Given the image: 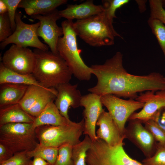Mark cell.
I'll list each match as a JSON object with an SVG mask.
<instances>
[{"mask_svg":"<svg viewBox=\"0 0 165 165\" xmlns=\"http://www.w3.org/2000/svg\"><path fill=\"white\" fill-rule=\"evenodd\" d=\"M162 5L164 8H165V0H162Z\"/></svg>","mask_w":165,"mask_h":165,"instance_id":"40","label":"cell"},{"mask_svg":"<svg viewBox=\"0 0 165 165\" xmlns=\"http://www.w3.org/2000/svg\"><path fill=\"white\" fill-rule=\"evenodd\" d=\"M78 86L77 84L67 82L61 84L56 88L57 94L54 103L61 114L68 119H70L69 108H75L80 106L82 96Z\"/></svg>","mask_w":165,"mask_h":165,"instance_id":"15","label":"cell"},{"mask_svg":"<svg viewBox=\"0 0 165 165\" xmlns=\"http://www.w3.org/2000/svg\"><path fill=\"white\" fill-rule=\"evenodd\" d=\"M13 33L7 13L0 14V42L5 41Z\"/></svg>","mask_w":165,"mask_h":165,"instance_id":"33","label":"cell"},{"mask_svg":"<svg viewBox=\"0 0 165 165\" xmlns=\"http://www.w3.org/2000/svg\"><path fill=\"white\" fill-rule=\"evenodd\" d=\"M93 142L91 138L85 135L82 141L73 146V165H87L86 161L87 152L91 148Z\"/></svg>","mask_w":165,"mask_h":165,"instance_id":"24","label":"cell"},{"mask_svg":"<svg viewBox=\"0 0 165 165\" xmlns=\"http://www.w3.org/2000/svg\"><path fill=\"white\" fill-rule=\"evenodd\" d=\"M129 0H108L103 1L105 10L109 17L113 20L116 18L115 15L116 10L130 2Z\"/></svg>","mask_w":165,"mask_h":165,"instance_id":"32","label":"cell"},{"mask_svg":"<svg viewBox=\"0 0 165 165\" xmlns=\"http://www.w3.org/2000/svg\"><path fill=\"white\" fill-rule=\"evenodd\" d=\"M35 118L18 104L0 108V126L10 123H33Z\"/></svg>","mask_w":165,"mask_h":165,"instance_id":"20","label":"cell"},{"mask_svg":"<svg viewBox=\"0 0 165 165\" xmlns=\"http://www.w3.org/2000/svg\"><path fill=\"white\" fill-rule=\"evenodd\" d=\"M104 10L102 5H97L93 1L88 0L79 4L69 5L66 9L59 11V14L61 17L68 20H79L99 14Z\"/></svg>","mask_w":165,"mask_h":165,"instance_id":"17","label":"cell"},{"mask_svg":"<svg viewBox=\"0 0 165 165\" xmlns=\"http://www.w3.org/2000/svg\"><path fill=\"white\" fill-rule=\"evenodd\" d=\"M164 76H165V75Z\"/></svg>","mask_w":165,"mask_h":165,"instance_id":"41","label":"cell"},{"mask_svg":"<svg viewBox=\"0 0 165 165\" xmlns=\"http://www.w3.org/2000/svg\"><path fill=\"white\" fill-rule=\"evenodd\" d=\"M59 148L44 146L39 144L33 150L28 152L31 158L35 157H40L47 162L50 165H53L57 158Z\"/></svg>","mask_w":165,"mask_h":165,"instance_id":"25","label":"cell"},{"mask_svg":"<svg viewBox=\"0 0 165 165\" xmlns=\"http://www.w3.org/2000/svg\"><path fill=\"white\" fill-rule=\"evenodd\" d=\"M123 143L111 146L98 139L93 142L87 152V165H143L131 158L123 148Z\"/></svg>","mask_w":165,"mask_h":165,"instance_id":"7","label":"cell"},{"mask_svg":"<svg viewBox=\"0 0 165 165\" xmlns=\"http://www.w3.org/2000/svg\"><path fill=\"white\" fill-rule=\"evenodd\" d=\"M90 67L97 81L88 91L100 96L111 94L135 99L139 93L165 90V76L160 73L139 75L128 73L123 66V55L120 52L103 64L92 65Z\"/></svg>","mask_w":165,"mask_h":165,"instance_id":"1","label":"cell"},{"mask_svg":"<svg viewBox=\"0 0 165 165\" xmlns=\"http://www.w3.org/2000/svg\"><path fill=\"white\" fill-rule=\"evenodd\" d=\"M150 8V17L157 19L165 25V9L162 0L149 1Z\"/></svg>","mask_w":165,"mask_h":165,"instance_id":"29","label":"cell"},{"mask_svg":"<svg viewBox=\"0 0 165 165\" xmlns=\"http://www.w3.org/2000/svg\"><path fill=\"white\" fill-rule=\"evenodd\" d=\"M28 86L11 83L0 84V108L18 104Z\"/></svg>","mask_w":165,"mask_h":165,"instance_id":"21","label":"cell"},{"mask_svg":"<svg viewBox=\"0 0 165 165\" xmlns=\"http://www.w3.org/2000/svg\"><path fill=\"white\" fill-rule=\"evenodd\" d=\"M49 89L37 86H28L24 96L18 104L23 109L28 113L30 108Z\"/></svg>","mask_w":165,"mask_h":165,"instance_id":"23","label":"cell"},{"mask_svg":"<svg viewBox=\"0 0 165 165\" xmlns=\"http://www.w3.org/2000/svg\"><path fill=\"white\" fill-rule=\"evenodd\" d=\"M150 119L165 131V108L157 111Z\"/></svg>","mask_w":165,"mask_h":165,"instance_id":"35","label":"cell"},{"mask_svg":"<svg viewBox=\"0 0 165 165\" xmlns=\"http://www.w3.org/2000/svg\"><path fill=\"white\" fill-rule=\"evenodd\" d=\"M28 152L15 153L10 158L0 163V165H30L32 160Z\"/></svg>","mask_w":165,"mask_h":165,"instance_id":"31","label":"cell"},{"mask_svg":"<svg viewBox=\"0 0 165 165\" xmlns=\"http://www.w3.org/2000/svg\"><path fill=\"white\" fill-rule=\"evenodd\" d=\"M96 125L99 127L96 132L98 139L103 140L112 146L123 143L126 136L121 133L108 112L104 110L99 116Z\"/></svg>","mask_w":165,"mask_h":165,"instance_id":"16","label":"cell"},{"mask_svg":"<svg viewBox=\"0 0 165 165\" xmlns=\"http://www.w3.org/2000/svg\"><path fill=\"white\" fill-rule=\"evenodd\" d=\"M147 22L162 50L165 59V25L160 20L150 17Z\"/></svg>","mask_w":165,"mask_h":165,"instance_id":"26","label":"cell"},{"mask_svg":"<svg viewBox=\"0 0 165 165\" xmlns=\"http://www.w3.org/2000/svg\"><path fill=\"white\" fill-rule=\"evenodd\" d=\"M84 123L83 118L77 123L71 121L66 125L38 127L35 131L39 144L57 148L67 144L73 146L81 142L80 138L83 133Z\"/></svg>","mask_w":165,"mask_h":165,"instance_id":"5","label":"cell"},{"mask_svg":"<svg viewBox=\"0 0 165 165\" xmlns=\"http://www.w3.org/2000/svg\"><path fill=\"white\" fill-rule=\"evenodd\" d=\"M7 13V7L2 0H0V14Z\"/></svg>","mask_w":165,"mask_h":165,"instance_id":"39","label":"cell"},{"mask_svg":"<svg viewBox=\"0 0 165 165\" xmlns=\"http://www.w3.org/2000/svg\"><path fill=\"white\" fill-rule=\"evenodd\" d=\"M146 128L152 134L157 144L165 146V131L152 119L142 122Z\"/></svg>","mask_w":165,"mask_h":165,"instance_id":"27","label":"cell"},{"mask_svg":"<svg viewBox=\"0 0 165 165\" xmlns=\"http://www.w3.org/2000/svg\"><path fill=\"white\" fill-rule=\"evenodd\" d=\"M113 21L104 9L99 14L73 22L72 26L77 35L90 46H110L114 44L116 37L123 39L115 30Z\"/></svg>","mask_w":165,"mask_h":165,"instance_id":"3","label":"cell"},{"mask_svg":"<svg viewBox=\"0 0 165 165\" xmlns=\"http://www.w3.org/2000/svg\"><path fill=\"white\" fill-rule=\"evenodd\" d=\"M67 1V0H22L18 8L24 9L26 14L31 16L43 15L56 9Z\"/></svg>","mask_w":165,"mask_h":165,"instance_id":"18","label":"cell"},{"mask_svg":"<svg viewBox=\"0 0 165 165\" xmlns=\"http://www.w3.org/2000/svg\"><path fill=\"white\" fill-rule=\"evenodd\" d=\"M31 17L39 21L40 25L37 31L38 37L43 40L50 51L54 53H58V41L63 35L62 28L58 26L57 24V20L61 18L59 11L56 9L45 15H37Z\"/></svg>","mask_w":165,"mask_h":165,"instance_id":"11","label":"cell"},{"mask_svg":"<svg viewBox=\"0 0 165 165\" xmlns=\"http://www.w3.org/2000/svg\"><path fill=\"white\" fill-rule=\"evenodd\" d=\"M22 16L21 12L17 11L15 30L9 37L1 42L0 49H3L8 45L13 44L22 47H31L44 51L48 50L49 46L40 41L37 35L39 22L27 24L22 20Z\"/></svg>","mask_w":165,"mask_h":165,"instance_id":"8","label":"cell"},{"mask_svg":"<svg viewBox=\"0 0 165 165\" xmlns=\"http://www.w3.org/2000/svg\"><path fill=\"white\" fill-rule=\"evenodd\" d=\"M100 97L102 105L108 109L121 133L125 135L126 122L135 111L142 108L144 103L134 99L124 100L111 94Z\"/></svg>","mask_w":165,"mask_h":165,"instance_id":"9","label":"cell"},{"mask_svg":"<svg viewBox=\"0 0 165 165\" xmlns=\"http://www.w3.org/2000/svg\"><path fill=\"white\" fill-rule=\"evenodd\" d=\"M13 155L6 147L0 143V163L7 160Z\"/></svg>","mask_w":165,"mask_h":165,"instance_id":"36","label":"cell"},{"mask_svg":"<svg viewBox=\"0 0 165 165\" xmlns=\"http://www.w3.org/2000/svg\"><path fill=\"white\" fill-rule=\"evenodd\" d=\"M135 1L138 6L139 11L141 13L145 12L146 10V3L147 1L137 0Z\"/></svg>","mask_w":165,"mask_h":165,"instance_id":"38","label":"cell"},{"mask_svg":"<svg viewBox=\"0 0 165 165\" xmlns=\"http://www.w3.org/2000/svg\"><path fill=\"white\" fill-rule=\"evenodd\" d=\"M72 146L65 145L59 148L58 154L53 165H73Z\"/></svg>","mask_w":165,"mask_h":165,"instance_id":"28","label":"cell"},{"mask_svg":"<svg viewBox=\"0 0 165 165\" xmlns=\"http://www.w3.org/2000/svg\"><path fill=\"white\" fill-rule=\"evenodd\" d=\"M5 83L28 86L35 85L42 87L36 79L32 74H24L14 72L5 67L1 62L0 84Z\"/></svg>","mask_w":165,"mask_h":165,"instance_id":"22","label":"cell"},{"mask_svg":"<svg viewBox=\"0 0 165 165\" xmlns=\"http://www.w3.org/2000/svg\"><path fill=\"white\" fill-rule=\"evenodd\" d=\"M129 120L125 128L126 138L137 147L146 158L151 157L156 150L157 142L141 121L137 119Z\"/></svg>","mask_w":165,"mask_h":165,"instance_id":"12","label":"cell"},{"mask_svg":"<svg viewBox=\"0 0 165 165\" xmlns=\"http://www.w3.org/2000/svg\"><path fill=\"white\" fill-rule=\"evenodd\" d=\"M30 165H50L44 159L38 157H33V160Z\"/></svg>","mask_w":165,"mask_h":165,"instance_id":"37","label":"cell"},{"mask_svg":"<svg viewBox=\"0 0 165 165\" xmlns=\"http://www.w3.org/2000/svg\"><path fill=\"white\" fill-rule=\"evenodd\" d=\"M35 61L33 51L28 47L13 44L3 54L1 62L12 71L28 74H32Z\"/></svg>","mask_w":165,"mask_h":165,"instance_id":"10","label":"cell"},{"mask_svg":"<svg viewBox=\"0 0 165 165\" xmlns=\"http://www.w3.org/2000/svg\"><path fill=\"white\" fill-rule=\"evenodd\" d=\"M36 61L32 74L44 88H56L59 85L69 82L72 74L58 53L35 49Z\"/></svg>","mask_w":165,"mask_h":165,"instance_id":"2","label":"cell"},{"mask_svg":"<svg viewBox=\"0 0 165 165\" xmlns=\"http://www.w3.org/2000/svg\"><path fill=\"white\" fill-rule=\"evenodd\" d=\"M101 97L90 93L82 96L80 106L83 107L84 121L83 134L88 136L93 142L97 140L96 126L98 119L104 110Z\"/></svg>","mask_w":165,"mask_h":165,"instance_id":"13","label":"cell"},{"mask_svg":"<svg viewBox=\"0 0 165 165\" xmlns=\"http://www.w3.org/2000/svg\"><path fill=\"white\" fill-rule=\"evenodd\" d=\"M72 20H66L61 23L63 36L58 40L57 52L66 62L73 75L80 80H89L92 75L90 67L83 61L78 49L76 34Z\"/></svg>","mask_w":165,"mask_h":165,"instance_id":"4","label":"cell"},{"mask_svg":"<svg viewBox=\"0 0 165 165\" xmlns=\"http://www.w3.org/2000/svg\"><path fill=\"white\" fill-rule=\"evenodd\" d=\"M143 165H165V146L157 144V148L151 157L142 161Z\"/></svg>","mask_w":165,"mask_h":165,"instance_id":"30","label":"cell"},{"mask_svg":"<svg viewBox=\"0 0 165 165\" xmlns=\"http://www.w3.org/2000/svg\"><path fill=\"white\" fill-rule=\"evenodd\" d=\"M135 100L144 103V106L140 111L133 113L128 120L137 119L142 123L150 119L157 111L165 108V90L141 93Z\"/></svg>","mask_w":165,"mask_h":165,"instance_id":"14","label":"cell"},{"mask_svg":"<svg viewBox=\"0 0 165 165\" xmlns=\"http://www.w3.org/2000/svg\"><path fill=\"white\" fill-rule=\"evenodd\" d=\"M7 8V13L10 20L11 28L13 32L15 30L16 24L15 16L16 9L21 0H2Z\"/></svg>","mask_w":165,"mask_h":165,"instance_id":"34","label":"cell"},{"mask_svg":"<svg viewBox=\"0 0 165 165\" xmlns=\"http://www.w3.org/2000/svg\"><path fill=\"white\" fill-rule=\"evenodd\" d=\"M54 101L48 104L44 110L35 117L32 123L34 128L43 125L57 126L66 125L72 121L68 119L60 113Z\"/></svg>","mask_w":165,"mask_h":165,"instance_id":"19","label":"cell"},{"mask_svg":"<svg viewBox=\"0 0 165 165\" xmlns=\"http://www.w3.org/2000/svg\"><path fill=\"white\" fill-rule=\"evenodd\" d=\"M32 123H10L0 126V143L13 154L34 149L39 144Z\"/></svg>","mask_w":165,"mask_h":165,"instance_id":"6","label":"cell"}]
</instances>
